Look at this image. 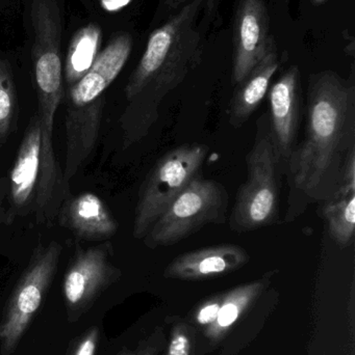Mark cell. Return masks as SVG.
Returning a JSON list of instances; mask_svg holds the SVG:
<instances>
[{
	"label": "cell",
	"mask_w": 355,
	"mask_h": 355,
	"mask_svg": "<svg viewBox=\"0 0 355 355\" xmlns=\"http://www.w3.org/2000/svg\"><path fill=\"white\" fill-rule=\"evenodd\" d=\"M355 154V87L333 71L311 76L306 137L289 164L291 205L325 204L340 198L343 172Z\"/></svg>",
	"instance_id": "6da1fadb"
},
{
	"label": "cell",
	"mask_w": 355,
	"mask_h": 355,
	"mask_svg": "<svg viewBox=\"0 0 355 355\" xmlns=\"http://www.w3.org/2000/svg\"><path fill=\"white\" fill-rule=\"evenodd\" d=\"M213 0H189L149 35L145 51L125 87L120 119L125 147L147 135L164 98L199 66Z\"/></svg>",
	"instance_id": "7a4b0ae2"
},
{
	"label": "cell",
	"mask_w": 355,
	"mask_h": 355,
	"mask_svg": "<svg viewBox=\"0 0 355 355\" xmlns=\"http://www.w3.org/2000/svg\"><path fill=\"white\" fill-rule=\"evenodd\" d=\"M247 179L236 198L229 227L237 233H247L276 223L279 219L281 175L275 156L268 112L256 123V139L248 153Z\"/></svg>",
	"instance_id": "3957f363"
},
{
	"label": "cell",
	"mask_w": 355,
	"mask_h": 355,
	"mask_svg": "<svg viewBox=\"0 0 355 355\" xmlns=\"http://www.w3.org/2000/svg\"><path fill=\"white\" fill-rule=\"evenodd\" d=\"M229 193L223 184L198 175L143 238L148 248L174 245L208 225L226 220Z\"/></svg>",
	"instance_id": "277c9868"
},
{
	"label": "cell",
	"mask_w": 355,
	"mask_h": 355,
	"mask_svg": "<svg viewBox=\"0 0 355 355\" xmlns=\"http://www.w3.org/2000/svg\"><path fill=\"white\" fill-rule=\"evenodd\" d=\"M208 155V146L185 144L156 162L140 188L133 219L135 239H143L160 215L200 175Z\"/></svg>",
	"instance_id": "5b68a950"
},
{
	"label": "cell",
	"mask_w": 355,
	"mask_h": 355,
	"mask_svg": "<svg viewBox=\"0 0 355 355\" xmlns=\"http://www.w3.org/2000/svg\"><path fill=\"white\" fill-rule=\"evenodd\" d=\"M62 245L52 241L33 252L26 269L14 288L0 320V350L12 354L18 347L53 281Z\"/></svg>",
	"instance_id": "8992f818"
},
{
	"label": "cell",
	"mask_w": 355,
	"mask_h": 355,
	"mask_svg": "<svg viewBox=\"0 0 355 355\" xmlns=\"http://www.w3.org/2000/svg\"><path fill=\"white\" fill-rule=\"evenodd\" d=\"M112 256L113 248L108 242L75 254L63 281L67 317L71 323L79 321L120 277V270L110 260Z\"/></svg>",
	"instance_id": "52a82bcc"
},
{
	"label": "cell",
	"mask_w": 355,
	"mask_h": 355,
	"mask_svg": "<svg viewBox=\"0 0 355 355\" xmlns=\"http://www.w3.org/2000/svg\"><path fill=\"white\" fill-rule=\"evenodd\" d=\"M38 116L41 127V170L35 200L39 220L53 216L56 205L62 198L63 177L53 148L54 116L64 96L63 81L35 83Z\"/></svg>",
	"instance_id": "ba28073f"
},
{
	"label": "cell",
	"mask_w": 355,
	"mask_h": 355,
	"mask_svg": "<svg viewBox=\"0 0 355 355\" xmlns=\"http://www.w3.org/2000/svg\"><path fill=\"white\" fill-rule=\"evenodd\" d=\"M269 96V127L275 156L281 175H287L290 157L297 145L302 121V80L297 66L288 69L271 87Z\"/></svg>",
	"instance_id": "9c48e42d"
},
{
	"label": "cell",
	"mask_w": 355,
	"mask_h": 355,
	"mask_svg": "<svg viewBox=\"0 0 355 355\" xmlns=\"http://www.w3.org/2000/svg\"><path fill=\"white\" fill-rule=\"evenodd\" d=\"M271 37L264 0H238L233 20V81L239 85L266 54Z\"/></svg>",
	"instance_id": "30bf717a"
},
{
	"label": "cell",
	"mask_w": 355,
	"mask_h": 355,
	"mask_svg": "<svg viewBox=\"0 0 355 355\" xmlns=\"http://www.w3.org/2000/svg\"><path fill=\"white\" fill-rule=\"evenodd\" d=\"M133 39L129 33L115 37L92 64L91 68L68 93L67 108L83 107L104 96V92L120 74L131 55Z\"/></svg>",
	"instance_id": "8fae6325"
},
{
	"label": "cell",
	"mask_w": 355,
	"mask_h": 355,
	"mask_svg": "<svg viewBox=\"0 0 355 355\" xmlns=\"http://www.w3.org/2000/svg\"><path fill=\"white\" fill-rule=\"evenodd\" d=\"M249 254L236 244H220L185 252L165 269L167 279L200 281L229 275L249 262Z\"/></svg>",
	"instance_id": "7c38bea8"
},
{
	"label": "cell",
	"mask_w": 355,
	"mask_h": 355,
	"mask_svg": "<svg viewBox=\"0 0 355 355\" xmlns=\"http://www.w3.org/2000/svg\"><path fill=\"white\" fill-rule=\"evenodd\" d=\"M41 170V127L37 112L24 132L10 175V202L15 214L35 207Z\"/></svg>",
	"instance_id": "4fadbf2b"
},
{
	"label": "cell",
	"mask_w": 355,
	"mask_h": 355,
	"mask_svg": "<svg viewBox=\"0 0 355 355\" xmlns=\"http://www.w3.org/2000/svg\"><path fill=\"white\" fill-rule=\"evenodd\" d=\"M60 223L76 237L90 241H104L118 231L106 202L92 192L69 198L60 211Z\"/></svg>",
	"instance_id": "5bb4252c"
},
{
	"label": "cell",
	"mask_w": 355,
	"mask_h": 355,
	"mask_svg": "<svg viewBox=\"0 0 355 355\" xmlns=\"http://www.w3.org/2000/svg\"><path fill=\"white\" fill-rule=\"evenodd\" d=\"M279 56L274 37H271L264 58L237 85L229 107V123L235 128L243 126L268 94L271 80L279 70Z\"/></svg>",
	"instance_id": "9a60e30c"
},
{
	"label": "cell",
	"mask_w": 355,
	"mask_h": 355,
	"mask_svg": "<svg viewBox=\"0 0 355 355\" xmlns=\"http://www.w3.org/2000/svg\"><path fill=\"white\" fill-rule=\"evenodd\" d=\"M268 283V277H263L223 293L218 317L214 324L206 329V337L213 342L222 339L242 315L258 300Z\"/></svg>",
	"instance_id": "2e32d148"
},
{
	"label": "cell",
	"mask_w": 355,
	"mask_h": 355,
	"mask_svg": "<svg viewBox=\"0 0 355 355\" xmlns=\"http://www.w3.org/2000/svg\"><path fill=\"white\" fill-rule=\"evenodd\" d=\"M101 37L100 27L91 23L77 31L72 37L65 64V77L69 87L77 83L91 68L97 58Z\"/></svg>",
	"instance_id": "e0dca14e"
},
{
	"label": "cell",
	"mask_w": 355,
	"mask_h": 355,
	"mask_svg": "<svg viewBox=\"0 0 355 355\" xmlns=\"http://www.w3.org/2000/svg\"><path fill=\"white\" fill-rule=\"evenodd\" d=\"M323 216L329 225L333 241L348 248L354 239L355 193L340 196L323 204Z\"/></svg>",
	"instance_id": "ac0fdd59"
},
{
	"label": "cell",
	"mask_w": 355,
	"mask_h": 355,
	"mask_svg": "<svg viewBox=\"0 0 355 355\" xmlns=\"http://www.w3.org/2000/svg\"><path fill=\"white\" fill-rule=\"evenodd\" d=\"M17 112L16 91L10 62L0 58V146L12 132Z\"/></svg>",
	"instance_id": "d6986e66"
},
{
	"label": "cell",
	"mask_w": 355,
	"mask_h": 355,
	"mask_svg": "<svg viewBox=\"0 0 355 355\" xmlns=\"http://www.w3.org/2000/svg\"><path fill=\"white\" fill-rule=\"evenodd\" d=\"M194 329L185 323L173 327L166 355H191L194 344Z\"/></svg>",
	"instance_id": "ffe728a7"
},
{
	"label": "cell",
	"mask_w": 355,
	"mask_h": 355,
	"mask_svg": "<svg viewBox=\"0 0 355 355\" xmlns=\"http://www.w3.org/2000/svg\"><path fill=\"white\" fill-rule=\"evenodd\" d=\"M221 300H222V294H219L199 306L194 316L196 323L206 329L212 327L218 317Z\"/></svg>",
	"instance_id": "44dd1931"
},
{
	"label": "cell",
	"mask_w": 355,
	"mask_h": 355,
	"mask_svg": "<svg viewBox=\"0 0 355 355\" xmlns=\"http://www.w3.org/2000/svg\"><path fill=\"white\" fill-rule=\"evenodd\" d=\"M99 329L91 327L85 331L73 347L70 355H95L99 343Z\"/></svg>",
	"instance_id": "7402d4cb"
},
{
	"label": "cell",
	"mask_w": 355,
	"mask_h": 355,
	"mask_svg": "<svg viewBox=\"0 0 355 355\" xmlns=\"http://www.w3.org/2000/svg\"><path fill=\"white\" fill-rule=\"evenodd\" d=\"M163 341V333L160 331H156L151 336L147 342L142 344L137 349L124 350L119 355H156L160 350V344Z\"/></svg>",
	"instance_id": "603a6c76"
},
{
	"label": "cell",
	"mask_w": 355,
	"mask_h": 355,
	"mask_svg": "<svg viewBox=\"0 0 355 355\" xmlns=\"http://www.w3.org/2000/svg\"><path fill=\"white\" fill-rule=\"evenodd\" d=\"M131 1V0H100V4L104 10L108 12H117L126 6Z\"/></svg>",
	"instance_id": "cb8c5ba5"
},
{
	"label": "cell",
	"mask_w": 355,
	"mask_h": 355,
	"mask_svg": "<svg viewBox=\"0 0 355 355\" xmlns=\"http://www.w3.org/2000/svg\"><path fill=\"white\" fill-rule=\"evenodd\" d=\"M189 0H164V8L167 10H175Z\"/></svg>",
	"instance_id": "d4e9b609"
},
{
	"label": "cell",
	"mask_w": 355,
	"mask_h": 355,
	"mask_svg": "<svg viewBox=\"0 0 355 355\" xmlns=\"http://www.w3.org/2000/svg\"><path fill=\"white\" fill-rule=\"evenodd\" d=\"M312 1L313 4H315V6H319V4L324 3L327 0H311Z\"/></svg>",
	"instance_id": "484cf974"
}]
</instances>
